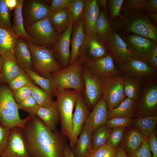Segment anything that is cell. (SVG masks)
I'll return each mask as SVG.
<instances>
[{
  "mask_svg": "<svg viewBox=\"0 0 157 157\" xmlns=\"http://www.w3.org/2000/svg\"><path fill=\"white\" fill-rule=\"evenodd\" d=\"M96 26L97 33L104 40L113 31L108 14L105 10L100 8Z\"/></svg>",
  "mask_w": 157,
  "mask_h": 157,
  "instance_id": "obj_33",
  "label": "cell"
},
{
  "mask_svg": "<svg viewBox=\"0 0 157 157\" xmlns=\"http://www.w3.org/2000/svg\"><path fill=\"white\" fill-rule=\"evenodd\" d=\"M149 65L157 71V56L152 55L147 61Z\"/></svg>",
  "mask_w": 157,
  "mask_h": 157,
  "instance_id": "obj_53",
  "label": "cell"
},
{
  "mask_svg": "<svg viewBox=\"0 0 157 157\" xmlns=\"http://www.w3.org/2000/svg\"><path fill=\"white\" fill-rule=\"evenodd\" d=\"M157 108V82L144 84L133 114L138 117L156 115Z\"/></svg>",
  "mask_w": 157,
  "mask_h": 157,
  "instance_id": "obj_12",
  "label": "cell"
},
{
  "mask_svg": "<svg viewBox=\"0 0 157 157\" xmlns=\"http://www.w3.org/2000/svg\"><path fill=\"white\" fill-rule=\"evenodd\" d=\"M0 157H30L22 129H11L7 145Z\"/></svg>",
  "mask_w": 157,
  "mask_h": 157,
  "instance_id": "obj_16",
  "label": "cell"
},
{
  "mask_svg": "<svg viewBox=\"0 0 157 157\" xmlns=\"http://www.w3.org/2000/svg\"><path fill=\"white\" fill-rule=\"evenodd\" d=\"M51 12L45 0H24L22 13L25 28L48 17Z\"/></svg>",
  "mask_w": 157,
  "mask_h": 157,
  "instance_id": "obj_13",
  "label": "cell"
},
{
  "mask_svg": "<svg viewBox=\"0 0 157 157\" xmlns=\"http://www.w3.org/2000/svg\"><path fill=\"white\" fill-rule=\"evenodd\" d=\"M147 140L153 157H157V138L154 130L147 138Z\"/></svg>",
  "mask_w": 157,
  "mask_h": 157,
  "instance_id": "obj_51",
  "label": "cell"
},
{
  "mask_svg": "<svg viewBox=\"0 0 157 157\" xmlns=\"http://www.w3.org/2000/svg\"><path fill=\"white\" fill-rule=\"evenodd\" d=\"M157 121V115L140 117L133 123L135 126L147 138L154 130Z\"/></svg>",
  "mask_w": 157,
  "mask_h": 157,
  "instance_id": "obj_35",
  "label": "cell"
},
{
  "mask_svg": "<svg viewBox=\"0 0 157 157\" xmlns=\"http://www.w3.org/2000/svg\"><path fill=\"white\" fill-rule=\"evenodd\" d=\"M149 0H124L121 10H143Z\"/></svg>",
  "mask_w": 157,
  "mask_h": 157,
  "instance_id": "obj_46",
  "label": "cell"
},
{
  "mask_svg": "<svg viewBox=\"0 0 157 157\" xmlns=\"http://www.w3.org/2000/svg\"><path fill=\"white\" fill-rule=\"evenodd\" d=\"M82 70V61L78 58L67 68L52 72L51 79L54 90L72 89L82 94L84 90Z\"/></svg>",
  "mask_w": 157,
  "mask_h": 157,
  "instance_id": "obj_4",
  "label": "cell"
},
{
  "mask_svg": "<svg viewBox=\"0 0 157 157\" xmlns=\"http://www.w3.org/2000/svg\"><path fill=\"white\" fill-rule=\"evenodd\" d=\"M116 148L106 144L97 149L92 150L87 157H115Z\"/></svg>",
  "mask_w": 157,
  "mask_h": 157,
  "instance_id": "obj_42",
  "label": "cell"
},
{
  "mask_svg": "<svg viewBox=\"0 0 157 157\" xmlns=\"http://www.w3.org/2000/svg\"><path fill=\"white\" fill-rule=\"evenodd\" d=\"M74 107L75 110L72 118V133L69 144L72 149L90 113L82 94L77 100Z\"/></svg>",
  "mask_w": 157,
  "mask_h": 157,
  "instance_id": "obj_18",
  "label": "cell"
},
{
  "mask_svg": "<svg viewBox=\"0 0 157 157\" xmlns=\"http://www.w3.org/2000/svg\"><path fill=\"white\" fill-rule=\"evenodd\" d=\"M73 0H52L50 5L52 11L68 8Z\"/></svg>",
  "mask_w": 157,
  "mask_h": 157,
  "instance_id": "obj_50",
  "label": "cell"
},
{
  "mask_svg": "<svg viewBox=\"0 0 157 157\" xmlns=\"http://www.w3.org/2000/svg\"><path fill=\"white\" fill-rule=\"evenodd\" d=\"M126 97L121 73L103 79L102 98L107 104L108 111L117 107Z\"/></svg>",
  "mask_w": 157,
  "mask_h": 157,
  "instance_id": "obj_11",
  "label": "cell"
},
{
  "mask_svg": "<svg viewBox=\"0 0 157 157\" xmlns=\"http://www.w3.org/2000/svg\"><path fill=\"white\" fill-rule=\"evenodd\" d=\"M120 35L126 44L131 57L147 61L157 46L152 40L135 34L124 33Z\"/></svg>",
  "mask_w": 157,
  "mask_h": 157,
  "instance_id": "obj_9",
  "label": "cell"
},
{
  "mask_svg": "<svg viewBox=\"0 0 157 157\" xmlns=\"http://www.w3.org/2000/svg\"><path fill=\"white\" fill-rule=\"evenodd\" d=\"M137 102L127 97L116 107L108 111L107 119L118 117H132Z\"/></svg>",
  "mask_w": 157,
  "mask_h": 157,
  "instance_id": "obj_31",
  "label": "cell"
},
{
  "mask_svg": "<svg viewBox=\"0 0 157 157\" xmlns=\"http://www.w3.org/2000/svg\"><path fill=\"white\" fill-rule=\"evenodd\" d=\"M33 83L32 80L22 70L19 75L10 81L8 85L12 91H13Z\"/></svg>",
  "mask_w": 157,
  "mask_h": 157,
  "instance_id": "obj_40",
  "label": "cell"
},
{
  "mask_svg": "<svg viewBox=\"0 0 157 157\" xmlns=\"http://www.w3.org/2000/svg\"><path fill=\"white\" fill-rule=\"evenodd\" d=\"M10 11L5 0H0V27L13 30Z\"/></svg>",
  "mask_w": 157,
  "mask_h": 157,
  "instance_id": "obj_41",
  "label": "cell"
},
{
  "mask_svg": "<svg viewBox=\"0 0 157 157\" xmlns=\"http://www.w3.org/2000/svg\"><path fill=\"white\" fill-rule=\"evenodd\" d=\"M10 130L0 125V157L7 145Z\"/></svg>",
  "mask_w": 157,
  "mask_h": 157,
  "instance_id": "obj_49",
  "label": "cell"
},
{
  "mask_svg": "<svg viewBox=\"0 0 157 157\" xmlns=\"http://www.w3.org/2000/svg\"><path fill=\"white\" fill-rule=\"evenodd\" d=\"M48 18L51 24L58 35L66 29L71 21L68 8L52 11Z\"/></svg>",
  "mask_w": 157,
  "mask_h": 157,
  "instance_id": "obj_29",
  "label": "cell"
},
{
  "mask_svg": "<svg viewBox=\"0 0 157 157\" xmlns=\"http://www.w3.org/2000/svg\"><path fill=\"white\" fill-rule=\"evenodd\" d=\"M124 0H107V8L110 22L121 15L120 12Z\"/></svg>",
  "mask_w": 157,
  "mask_h": 157,
  "instance_id": "obj_43",
  "label": "cell"
},
{
  "mask_svg": "<svg viewBox=\"0 0 157 157\" xmlns=\"http://www.w3.org/2000/svg\"><path fill=\"white\" fill-rule=\"evenodd\" d=\"M131 117H118L107 119L105 124L111 129H125L132 124Z\"/></svg>",
  "mask_w": 157,
  "mask_h": 157,
  "instance_id": "obj_44",
  "label": "cell"
},
{
  "mask_svg": "<svg viewBox=\"0 0 157 157\" xmlns=\"http://www.w3.org/2000/svg\"><path fill=\"white\" fill-rule=\"evenodd\" d=\"M100 10L97 0H85L82 22L85 34L97 33L96 24Z\"/></svg>",
  "mask_w": 157,
  "mask_h": 157,
  "instance_id": "obj_22",
  "label": "cell"
},
{
  "mask_svg": "<svg viewBox=\"0 0 157 157\" xmlns=\"http://www.w3.org/2000/svg\"><path fill=\"white\" fill-rule=\"evenodd\" d=\"M85 3V0H73L68 8L74 24L82 20Z\"/></svg>",
  "mask_w": 157,
  "mask_h": 157,
  "instance_id": "obj_38",
  "label": "cell"
},
{
  "mask_svg": "<svg viewBox=\"0 0 157 157\" xmlns=\"http://www.w3.org/2000/svg\"><path fill=\"white\" fill-rule=\"evenodd\" d=\"M82 67L84 83L82 94L89 108L92 109L102 97L103 79L94 76L83 65Z\"/></svg>",
  "mask_w": 157,
  "mask_h": 157,
  "instance_id": "obj_14",
  "label": "cell"
},
{
  "mask_svg": "<svg viewBox=\"0 0 157 157\" xmlns=\"http://www.w3.org/2000/svg\"><path fill=\"white\" fill-rule=\"evenodd\" d=\"M146 137L137 128L129 130L124 137L122 147L127 155L138 150L142 144Z\"/></svg>",
  "mask_w": 157,
  "mask_h": 157,
  "instance_id": "obj_28",
  "label": "cell"
},
{
  "mask_svg": "<svg viewBox=\"0 0 157 157\" xmlns=\"http://www.w3.org/2000/svg\"><path fill=\"white\" fill-rule=\"evenodd\" d=\"M128 156L129 157H152L147 137H145L142 144L138 150Z\"/></svg>",
  "mask_w": 157,
  "mask_h": 157,
  "instance_id": "obj_48",
  "label": "cell"
},
{
  "mask_svg": "<svg viewBox=\"0 0 157 157\" xmlns=\"http://www.w3.org/2000/svg\"><path fill=\"white\" fill-rule=\"evenodd\" d=\"M24 0H17V4L14 9L13 24L12 29L19 38L25 41H29L30 37L26 31L22 13V8Z\"/></svg>",
  "mask_w": 157,
  "mask_h": 157,
  "instance_id": "obj_30",
  "label": "cell"
},
{
  "mask_svg": "<svg viewBox=\"0 0 157 157\" xmlns=\"http://www.w3.org/2000/svg\"><path fill=\"white\" fill-rule=\"evenodd\" d=\"M23 70L30 79L52 97L54 96V89L52 86L51 78H44L32 69H24Z\"/></svg>",
  "mask_w": 157,
  "mask_h": 157,
  "instance_id": "obj_36",
  "label": "cell"
},
{
  "mask_svg": "<svg viewBox=\"0 0 157 157\" xmlns=\"http://www.w3.org/2000/svg\"><path fill=\"white\" fill-rule=\"evenodd\" d=\"M19 110L27 112L29 116L36 115L40 106L31 96L21 102L17 104Z\"/></svg>",
  "mask_w": 157,
  "mask_h": 157,
  "instance_id": "obj_39",
  "label": "cell"
},
{
  "mask_svg": "<svg viewBox=\"0 0 157 157\" xmlns=\"http://www.w3.org/2000/svg\"><path fill=\"white\" fill-rule=\"evenodd\" d=\"M115 66L120 72L138 78L144 84L157 82V71L151 67L147 61L131 57L124 63Z\"/></svg>",
  "mask_w": 157,
  "mask_h": 157,
  "instance_id": "obj_8",
  "label": "cell"
},
{
  "mask_svg": "<svg viewBox=\"0 0 157 157\" xmlns=\"http://www.w3.org/2000/svg\"><path fill=\"white\" fill-rule=\"evenodd\" d=\"M30 37L28 41L36 45L52 49L58 34L50 22L48 17L25 28Z\"/></svg>",
  "mask_w": 157,
  "mask_h": 157,
  "instance_id": "obj_7",
  "label": "cell"
},
{
  "mask_svg": "<svg viewBox=\"0 0 157 157\" xmlns=\"http://www.w3.org/2000/svg\"><path fill=\"white\" fill-rule=\"evenodd\" d=\"M117 153L115 157H129L122 146L116 148Z\"/></svg>",
  "mask_w": 157,
  "mask_h": 157,
  "instance_id": "obj_56",
  "label": "cell"
},
{
  "mask_svg": "<svg viewBox=\"0 0 157 157\" xmlns=\"http://www.w3.org/2000/svg\"><path fill=\"white\" fill-rule=\"evenodd\" d=\"M124 92L126 97L137 102L142 94L144 84L140 79L122 73Z\"/></svg>",
  "mask_w": 157,
  "mask_h": 157,
  "instance_id": "obj_24",
  "label": "cell"
},
{
  "mask_svg": "<svg viewBox=\"0 0 157 157\" xmlns=\"http://www.w3.org/2000/svg\"><path fill=\"white\" fill-rule=\"evenodd\" d=\"M97 4L100 8L103 9L108 14V12L107 8V0H97Z\"/></svg>",
  "mask_w": 157,
  "mask_h": 157,
  "instance_id": "obj_57",
  "label": "cell"
},
{
  "mask_svg": "<svg viewBox=\"0 0 157 157\" xmlns=\"http://www.w3.org/2000/svg\"><path fill=\"white\" fill-rule=\"evenodd\" d=\"M31 116L21 119L17 104L13 91L8 84H0V125L3 128L10 129L19 127L24 129L27 121Z\"/></svg>",
  "mask_w": 157,
  "mask_h": 157,
  "instance_id": "obj_3",
  "label": "cell"
},
{
  "mask_svg": "<svg viewBox=\"0 0 157 157\" xmlns=\"http://www.w3.org/2000/svg\"><path fill=\"white\" fill-rule=\"evenodd\" d=\"M31 86V96L40 107L46 108L52 105L54 101L52 96L33 83Z\"/></svg>",
  "mask_w": 157,
  "mask_h": 157,
  "instance_id": "obj_37",
  "label": "cell"
},
{
  "mask_svg": "<svg viewBox=\"0 0 157 157\" xmlns=\"http://www.w3.org/2000/svg\"><path fill=\"white\" fill-rule=\"evenodd\" d=\"M120 14L110 22L113 31L135 34L157 43V27L143 10H121Z\"/></svg>",
  "mask_w": 157,
  "mask_h": 157,
  "instance_id": "obj_2",
  "label": "cell"
},
{
  "mask_svg": "<svg viewBox=\"0 0 157 157\" xmlns=\"http://www.w3.org/2000/svg\"><path fill=\"white\" fill-rule=\"evenodd\" d=\"M149 15L151 19L154 21L155 24L157 23V13L152 12L149 14Z\"/></svg>",
  "mask_w": 157,
  "mask_h": 157,
  "instance_id": "obj_58",
  "label": "cell"
},
{
  "mask_svg": "<svg viewBox=\"0 0 157 157\" xmlns=\"http://www.w3.org/2000/svg\"><path fill=\"white\" fill-rule=\"evenodd\" d=\"M26 41L31 56L32 70L36 73L44 78H51L52 72L63 69L55 60L52 49Z\"/></svg>",
  "mask_w": 157,
  "mask_h": 157,
  "instance_id": "obj_6",
  "label": "cell"
},
{
  "mask_svg": "<svg viewBox=\"0 0 157 157\" xmlns=\"http://www.w3.org/2000/svg\"><path fill=\"white\" fill-rule=\"evenodd\" d=\"M23 130L30 157H64L66 136L49 129L37 116L30 117Z\"/></svg>",
  "mask_w": 157,
  "mask_h": 157,
  "instance_id": "obj_1",
  "label": "cell"
},
{
  "mask_svg": "<svg viewBox=\"0 0 157 157\" xmlns=\"http://www.w3.org/2000/svg\"><path fill=\"white\" fill-rule=\"evenodd\" d=\"M92 134L84 126L72 149L75 157H87L92 151Z\"/></svg>",
  "mask_w": 157,
  "mask_h": 157,
  "instance_id": "obj_27",
  "label": "cell"
},
{
  "mask_svg": "<svg viewBox=\"0 0 157 157\" xmlns=\"http://www.w3.org/2000/svg\"><path fill=\"white\" fill-rule=\"evenodd\" d=\"M85 37L82 20L74 24L70 41L71 50L69 65L74 63L78 58L80 50L83 42Z\"/></svg>",
  "mask_w": 157,
  "mask_h": 157,
  "instance_id": "obj_23",
  "label": "cell"
},
{
  "mask_svg": "<svg viewBox=\"0 0 157 157\" xmlns=\"http://www.w3.org/2000/svg\"><path fill=\"white\" fill-rule=\"evenodd\" d=\"M81 93L74 90H54V94L59 115L61 133L70 141L72 131L73 111L76 102Z\"/></svg>",
  "mask_w": 157,
  "mask_h": 157,
  "instance_id": "obj_5",
  "label": "cell"
},
{
  "mask_svg": "<svg viewBox=\"0 0 157 157\" xmlns=\"http://www.w3.org/2000/svg\"><path fill=\"white\" fill-rule=\"evenodd\" d=\"M105 41L115 65L123 64L131 58L126 44L118 33L113 30Z\"/></svg>",
  "mask_w": 157,
  "mask_h": 157,
  "instance_id": "obj_19",
  "label": "cell"
},
{
  "mask_svg": "<svg viewBox=\"0 0 157 157\" xmlns=\"http://www.w3.org/2000/svg\"><path fill=\"white\" fill-rule=\"evenodd\" d=\"M125 129H112L108 136L106 143L112 147L117 148L122 140Z\"/></svg>",
  "mask_w": 157,
  "mask_h": 157,
  "instance_id": "obj_45",
  "label": "cell"
},
{
  "mask_svg": "<svg viewBox=\"0 0 157 157\" xmlns=\"http://www.w3.org/2000/svg\"><path fill=\"white\" fill-rule=\"evenodd\" d=\"M36 115L48 128L52 131H55L57 129L60 119L56 101H54L52 105L49 107H40Z\"/></svg>",
  "mask_w": 157,
  "mask_h": 157,
  "instance_id": "obj_26",
  "label": "cell"
},
{
  "mask_svg": "<svg viewBox=\"0 0 157 157\" xmlns=\"http://www.w3.org/2000/svg\"><path fill=\"white\" fill-rule=\"evenodd\" d=\"M108 112L107 104L101 98L90 113L83 126L92 134L98 127L105 123Z\"/></svg>",
  "mask_w": 157,
  "mask_h": 157,
  "instance_id": "obj_21",
  "label": "cell"
},
{
  "mask_svg": "<svg viewBox=\"0 0 157 157\" xmlns=\"http://www.w3.org/2000/svg\"><path fill=\"white\" fill-rule=\"evenodd\" d=\"M31 84L12 91L13 97L17 104L31 95Z\"/></svg>",
  "mask_w": 157,
  "mask_h": 157,
  "instance_id": "obj_47",
  "label": "cell"
},
{
  "mask_svg": "<svg viewBox=\"0 0 157 157\" xmlns=\"http://www.w3.org/2000/svg\"><path fill=\"white\" fill-rule=\"evenodd\" d=\"M143 10L157 13V0H149Z\"/></svg>",
  "mask_w": 157,
  "mask_h": 157,
  "instance_id": "obj_52",
  "label": "cell"
},
{
  "mask_svg": "<svg viewBox=\"0 0 157 157\" xmlns=\"http://www.w3.org/2000/svg\"><path fill=\"white\" fill-rule=\"evenodd\" d=\"M110 54L105 41L97 33L85 34L83 42L79 52L78 58L81 61L95 60Z\"/></svg>",
  "mask_w": 157,
  "mask_h": 157,
  "instance_id": "obj_10",
  "label": "cell"
},
{
  "mask_svg": "<svg viewBox=\"0 0 157 157\" xmlns=\"http://www.w3.org/2000/svg\"><path fill=\"white\" fill-rule=\"evenodd\" d=\"M82 65L92 75L102 79L121 73L116 68L110 54L95 60L82 61Z\"/></svg>",
  "mask_w": 157,
  "mask_h": 157,
  "instance_id": "obj_17",
  "label": "cell"
},
{
  "mask_svg": "<svg viewBox=\"0 0 157 157\" xmlns=\"http://www.w3.org/2000/svg\"><path fill=\"white\" fill-rule=\"evenodd\" d=\"M13 53L18 65L21 69L32 70L31 56L26 41L18 37Z\"/></svg>",
  "mask_w": 157,
  "mask_h": 157,
  "instance_id": "obj_25",
  "label": "cell"
},
{
  "mask_svg": "<svg viewBox=\"0 0 157 157\" xmlns=\"http://www.w3.org/2000/svg\"><path fill=\"white\" fill-rule=\"evenodd\" d=\"M1 55V68L0 74V84H7L19 75L23 70L18 66L13 51Z\"/></svg>",
  "mask_w": 157,
  "mask_h": 157,
  "instance_id": "obj_20",
  "label": "cell"
},
{
  "mask_svg": "<svg viewBox=\"0 0 157 157\" xmlns=\"http://www.w3.org/2000/svg\"><path fill=\"white\" fill-rule=\"evenodd\" d=\"M64 157H75L72 149L67 143L64 148Z\"/></svg>",
  "mask_w": 157,
  "mask_h": 157,
  "instance_id": "obj_54",
  "label": "cell"
},
{
  "mask_svg": "<svg viewBox=\"0 0 157 157\" xmlns=\"http://www.w3.org/2000/svg\"><path fill=\"white\" fill-rule=\"evenodd\" d=\"M18 37L13 30L0 27V55L13 51Z\"/></svg>",
  "mask_w": 157,
  "mask_h": 157,
  "instance_id": "obj_32",
  "label": "cell"
},
{
  "mask_svg": "<svg viewBox=\"0 0 157 157\" xmlns=\"http://www.w3.org/2000/svg\"><path fill=\"white\" fill-rule=\"evenodd\" d=\"M5 1L7 6L10 10H14L17 3V0H5Z\"/></svg>",
  "mask_w": 157,
  "mask_h": 157,
  "instance_id": "obj_55",
  "label": "cell"
},
{
  "mask_svg": "<svg viewBox=\"0 0 157 157\" xmlns=\"http://www.w3.org/2000/svg\"><path fill=\"white\" fill-rule=\"evenodd\" d=\"M1 55H0V74L1 72Z\"/></svg>",
  "mask_w": 157,
  "mask_h": 157,
  "instance_id": "obj_60",
  "label": "cell"
},
{
  "mask_svg": "<svg viewBox=\"0 0 157 157\" xmlns=\"http://www.w3.org/2000/svg\"><path fill=\"white\" fill-rule=\"evenodd\" d=\"M152 55L157 56V46L154 49Z\"/></svg>",
  "mask_w": 157,
  "mask_h": 157,
  "instance_id": "obj_59",
  "label": "cell"
},
{
  "mask_svg": "<svg viewBox=\"0 0 157 157\" xmlns=\"http://www.w3.org/2000/svg\"><path fill=\"white\" fill-rule=\"evenodd\" d=\"M73 24L71 21L66 29L59 35L52 48L55 60L63 69L68 67L70 62V46Z\"/></svg>",
  "mask_w": 157,
  "mask_h": 157,
  "instance_id": "obj_15",
  "label": "cell"
},
{
  "mask_svg": "<svg viewBox=\"0 0 157 157\" xmlns=\"http://www.w3.org/2000/svg\"><path fill=\"white\" fill-rule=\"evenodd\" d=\"M112 130L105 123L100 125L95 130L92 135V150H95L106 143Z\"/></svg>",
  "mask_w": 157,
  "mask_h": 157,
  "instance_id": "obj_34",
  "label": "cell"
}]
</instances>
